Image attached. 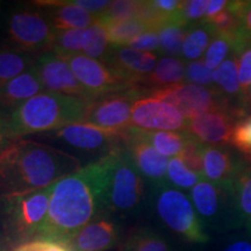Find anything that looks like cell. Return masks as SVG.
<instances>
[{"instance_id": "6da1fadb", "label": "cell", "mask_w": 251, "mask_h": 251, "mask_svg": "<svg viewBox=\"0 0 251 251\" xmlns=\"http://www.w3.org/2000/svg\"><path fill=\"white\" fill-rule=\"evenodd\" d=\"M109 165L108 153L52 185L43 240L71 243L102 211Z\"/></svg>"}, {"instance_id": "7a4b0ae2", "label": "cell", "mask_w": 251, "mask_h": 251, "mask_svg": "<svg viewBox=\"0 0 251 251\" xmlns=\"http://www.w3.org/2000/svg\"><path fill=\"white\" fill-rule=\"evenodd\" d=\"M81 169L77 157L31 140H15L0 151V198L34 192Z\"/></svg>"}, {"instance_id": "3957f363", "label": "cell", "mask_w": 251, "mask_h": 251, "mask_svg": "<svg viewBox=\"0 0 251 251\" xmlns=\"http://www.w3.org/2000/svg\"><path fill=\"white\" fill-rule=\"evenodd\" d=\"M92 100L43 92L8 112L12 141L26 135L58 130L85 120Z\"/></svg>"}, {"instance_id": "277c9868", "label": "cell", "mask_w": 251, "mask_h": 251, "mask_svg": "<svg viewBox=\"0 0 251 251\" xmlns=\"http://www.w3.org/2000/svg\"><path fill=\"white\" fill-rule=\"evenodd\" d=\"M51 186L0 198V235L11 249L42 238Z\"/></svg>"}, {"instance_id": "5b68a950", "label": "cell", "mask_w": 251, "mask_h": 251, "mask_svg": "<svg viewBox=\"0 0 251 251\" xmlns=\"http://www.w3.org/2000/svg\"><path fill=\"white\" fill-rule=\"evenodd\" d=\"M109 165L102 211L128 215L139 209L144 197L143 178L125 146L108 152Z\"/></svg>"}, {"instance_id": "8992f818", "label": "cell", "mask_w": 251, "mask_h": 251, "mask_svg": "<svg viewBox=\"0 0 251 251\" xmlns=\"http://www.w3.org/2000/svg\"><path fill=\"white\" fill-rule=\"evenodd\" d=\"M152 196L156 214L166 228L190 243L208 242V234L186 194L164 183L153 185Z\"/></svg>"}, {"instance_id": "52a82bcc", "label": "cell", "mask_w": 251, "mask_h": 251, "mask_svg": "<svg viewBox=\"0 0 251 251\" xmlns=\"http://www.w3.org/2000/svg\"><path fill=\"white\" fill-rule=\"evenodd\" d=\"M190 199L205 230L227 233L243 227L231 185L201 180L190 191Z\"/></svg>"}, {"instance_id": "ba28073f", "label": "cell", "mask_w": 251, "mask_h": 251, "mask_svg": "<svg viewBox=\"0 0 251 251\" xmlns=\"http://www.w3.org/2000/svg\"><path fill=\"white\" fill-rule=\"evenodd\" d=\"M149 93L151 98L161 100L177 108L186 120L203 113L235 109L215 87L181 83L163 89L149 90Z\"/></svg>"}, {"instance_id": "9c48e42d", "label": "cell", "mask_w": 251, "mask_h": 251, "mask_svg": "<svg viewBox=\"0 0 251 251\" xmlns=\"http://www.w3.org/2000/svg\"><path fill=\"white\" fill-rule=\"evenodd\" d=\"M7 34L14 48L31 55L50 51L56 30L46 14L23 9L11 14Z\"/></svg>"}, {"instance_id": "30bf717a", "label": "cell", "mask_w": 251, "mask_h": 251, "mask_svg": "<svg viewBox=\"0 0 251 251\" xmlns=\"http://www.w3.org/2000/svg\"><path fill=\"white\" fill-rule=\"evenodd\" d=\"M77 79L94 98L141 87L101 61L77 55L68 59Z\"/></svg>"}, {"instance_id": "8fae6325", "label": "cell", "mask_w": 251, "mask_h": 251, "mask_svg": "<svg viewBox=\"0 0 251 251\" xmlns=\"http://www.w3.org/2000/svg\"><path fill=\"white\" fill-rule=\"evenodd\" d=\"M143 93L144 89L142 87H135L122 92L98 97L91 102L84 122L106 129H127L129 128L134 103L143 96Z\"/></svg>"}, {"instance_id": "7c38bea8", "label": "cell", "mask_w": 251, "mask_h": 251, "mask_svg": "<svg viewBox=\"0 0 251 251\" xmlns=\"http://www.w3.org/2000/svg\"><path fill=\"white\" fill-rule=\"evenodd\" d=\"M35 69L47 92L89 100L96 99L77 79L68 59L55 52L46 51L40 54L35 59Z\"/></svg>"}, {"instance_id": "4fadbf2b", "label": "cell", "mask_w": 251, "mask_h": 251, "mask_svg": "<svg viewBox=\"0 0 251 251\" xmlns=\"http://www.w3.org/2000/svg\"><path fill=\"white\" fill-rule=\"evenodd\" d=\"M127 129H106L85 122L74 124L50 134L51 137L84 151H107L125 146Z\"/></svg>"}, {"instance_id": "5bb4252c", "label": "cell", "mask_w": 251, "mask_h": 251, "mask_svg": "<svg viewBox=\"0 0 251 251\" xmlns=\"http://www.w3.org/2000/svg\"><path fill=\"white\" fill-rule=\"evenodd\" d=\"M187 120L174 106L143 94L131 111L129 128L147 131H186Z\"/></svg>"}, {"instance_id": "9a60e30c", "label": "cell", "mask_w": 251, "mask_h": 251, "mask_svg": "<svg viewBox=\"0 0 251 251\" xmlns=\"http://www.w3.org/2000/svg\"><path fill=\"white\" fill-rule=\"evenodd\" d=\"M246 115L236 109L203 113L187 120L186 131L205 146H228L235 125Z\"/></svg>"}, {"instance_id": "2e32d148", "label": "cell", "mask_w": 251, "mask_h": 251, "mask_svg": "<svg viewBox=\"0 0 251 251\" xmlns=\"http://www.w3.org/2000/svg\"><path fill=\"white\" fill-rule=\"evenodd\" d=\"M125 148L142 177L149 179L152 185L168 183L169 159L144 139L140 129L128 128Z\"/></svg>"}, {"instance_id": "e0dca14e", "label": "cell", "mask_w": 251, "mask_h": 251, "mask_svg": "<svg viewBox=\"0 0 251 251\" xmlns=\"http://www.w3.org/2000/svg\"><path fill=\"white\" fill-rule=\"evenodd\" d=\"M70 244L75 251H107L120 247L121 238L117 224L101 212L81 229Z\"/></svg>"}, {"instance_id": "ac0fdd59", "label": "cell", "mask_w": 251, "mask_h": 251, "mask_svg": "<svg viewBox=\"0 0 251 251\" xmlns=\"http://www.w3.org/2000/svg\"><path fill=\"white\" fill-rule=\"evenodd\" d=\"M244 159L228 146H205L202 151L203 177L216 185H231Z\"/></svg>"}, {"instance_id": "d6986e66", "label": "cell", "mask_w": 251, "mask_h": 251, "mask_svg": "<svg viewBox=\"0 0 251 251\" xmlns=\"http://www.w3.org/2000/svg\"><path fill=\"white\" fill-rule=\"evenodd\" d=\"M106 64L140 86L142 78L148 76L157 65L155 52H142L131 48H115L106 57Z\"/></svg>"}, {"instance_id": "ffe728a7", "label": "cell", "mask_w": 251, "mask_h": 251, "mask_svg": "<svg viewBox=\"0 0 251 251\" xmlns=\"http://www.w3.org/2000/svg\"><path fill=\"white\" fill-rule=\"evenodd\" d=\"M41 7L49 8L47 18L55 30L86 29L97 21V15L86 12L74 1H36Z\"/></svg>"}, {"instance_id": "44dd1931", "label": "cell", "mask_w": 251, "mask_h": 251, "mask_svg": "<svg viewBox=\"0 0 251 251\" xmlns=\"http://www.w3.org/2000/svg\"><path fill=\"white\" fill-rule=\"evenodd\" d=\"M45 87L41 83L35 64L20 76L7 81L0 87V106L11 112L19 105L37 94L43 93Z\"/></svg>"}, {"instance_id": "7402d4cb", "label": "cell", "mask_w": 251, "mask_h": 251, "mask_svg": "<svg viewBox=\"0 0 251 251\" xmlns=\"http://www.w3.org/2000/svg\"><path fill=\"white\" fill-rule=\"evenodd\" d=\"M213 81L215 89L228 100L231 107L248 115L244 108V97L238 80L237 56L234 52L229 55L216 70L213 71Z\"/></svg>"}, {"instance_id": "603a6c76", "label": "cell", "mask_w": 251, "mask_h": 251, "mask_svg": "<svg viewBox=\"0 0 251 251\" xmlns=\"http://www.w3.org/2000/svg\"><path fill=\"white\" fill-rule=\"evenodd\" d=\"M186 75V67L184 62L177 57H163L157 63L156 68L148 76L142 78L140 86L149 87L150 90L163 89L172 85L181 84Z\"/></svg>"}, {"instance_id": "cb8c5ba5", "label": "cell", "mask_w": 251, "mask_h": 251, "mask_svg": "<svg viewBox=\"0 0 251 251\" xmlns=\"http://www.w3.org/2000/svg\"><path fill=\"white\" fill-rule=\"evenodd\" d=\"M237 208L242 219L243 227L251 237V163L248 159L238 169L236 176L231 181Z\"/></svg>"}, {"instance_id": "d4e9b609", "label": "cell", "mask_w": 251, "mask_h": 251, "mask_svg": "<svg viewBox=\"0 0 251 251\" xmlns=\"http://www.w3.org/2000/svg\"><path fill=\"white\" fill-rule=\"evenodd\" d=\"M119 251H171L161 234L149 227H137L121 241Z\"/></svg>"}, {"instance_id": "484cf974", "label": "cell", "mask_w": 251, "mask_h": 251, "mask_svg": "<svg viewBox=\"0 0 251 251\" xmlns=\"http://www.w3.org/2000/svg\"><path fill=\"white\" fill-rule=\"evenodd\" d=\"M141 134L164 157H179L191 139V135L187 131L141 130Z\"/></svg>"}, {"instance_id": "4316f807", "label": "cell", "mask_w": 251, "mask_h": 251, "mask_svg": "<svg viewBox=\"0 0 251 251\" xmlns=\"http://www.w3.org/2000/svg\"><path fill=\"white\" fill-rule=\"evenodd\" d=\"M34 64L35 59L27 52L8 47L0 48V87L29 70Z\"/></svg>"}, {"instance_id": "83f0119b", "label": "cell", "mask_w": 251, "mask_h": 251, "mask_svg": "<svg viewBox=\"0 0 251 251\" xmlns=\"http://www.w3.org/2000/svg\"><path fill=\"white\" fill-rule=\"evenodd\" d=\"M214 37L215 33L212 27L207 23L200 21L199 25L187 30L183 49H181V55L188 61L199 59L203 54H206Z\"/></svg>"}, {"instance_id": "f1b7e54d", "label": "cell", "mask_w": 251, "mask_h": 251, "mask_svg": "<svg viewBox=\"0 0 251 251\" xmlns=\"http://www.w3.org/2000/svg\"><path fill=\"white\" fill-rule=\"evenodd\" d=\"M108 34L107 27L105 24L98 20L92 26L85 29V37H84V54L87 57L97 59H102L105 62L106 57L108 56Z\"/></svg>"}, {"instance_id": "f546056e", "label": "cell", "mask_w": 251, "mask_h": 251, "mask_svg": "<svg viewBox=\"0 0 251 251\" xmlns=\"http://www.w3.org/2000/svg\"><path fill=\"white\" fill-rule=\"evenodd\" d=\"M84 37L85 29L56 30L50 51L65 59H70L74 56L80 55L84 49Z\"/></svg>"}, {"instance_id": "4dcf8cb0", "label": "cell", "mask_w": 251, "mask_h": 251, "mask_svg": "<svg viewBox=\"0 0 251 251\" xmlns=\"http://www.w3.org/2000/svg\"><path fill=\"white\" fill-rule=\"evenodd\" d=\"M107 27L109 45L118 48V47L128 46L131 40L139 36L140 34L149 30L148 26L142 21L134 19V20L122 21V23H113L106 25Z\"/></svg>"}, {"instance_id": "1f68e13d", "label": "cell", "mask_w": 251, "mask_h": 251, "mask_svg": "<svg viewBox=\"0 0 251 251\" xmlns=\"http://www.w3.org/2000/svg\"><path fill=\"white\" fill-rule=\"evenodd\" d=\"M188 25L184 23H170L158 30L159 50L171 57L181 54Z\"/></svg>"}, {"instance_id": "d6a6232c", "label": "cell", "mask_w": 251, "mask_h": 251, "mask_svg": "<svg viewBox=\"0 0 251 251\" xmlns=\"http://www.w3.org/2000/svg\"><path fill=\"white\" fill-rule=\"evenodd\" d=\"M238 18V28L233 40V52L240 54L251 46V1H233Z\"/></svg>"}, {"instance_id": "836d02e7", "label": "cell", "mask_w": 251, "mask_h": 251, "mask_svg": "<svg viewBox=\"0 0 251 251\" xmlns=\"http://www.w3.org/2000/svg\"><path fill=\"white\" fill-rule=\"evenodd\" d=\"M141 6H142V1H134V0L111 1L108 7L97 15V18L105 25L134 20L139 17Z\"/></svg>"}, {"instance_id": "e575fe53", "label": "cell", "mask_w": 251, "mask_h": 251, "mask_svg": "<svg viewBox=\"0 0 251 251\" xmlns=\"http://www.w3.org/2000/svg\"><path fill=\"white\" fill-rule=\"evenodd\" d=\"M205 180L201 176L187 168L180 157H172L168 164V183L178 190H192L198 183Z\"/></svg>"}, {"instance_id": "d590c367", "label": "cell", "mask_w": 251, "mask_h": 251, "mask_svg": "<svg viewBox=\"0 0 251 251\" xmlns=\"http://www.w3.org/2000/svg\"><path fill=\"white\" fill-rule=\"evenodd\" d=\"M233 50V39L228 36L216 35L209 45L205 54L206 67L214 71L228 58L229 52Z\"/></svg>"}, {"instance_id": "8d00e7d4", "label": "cell", "mask_w": 251, "mask_h": 251, "mask_svg": "<svg viewBox=\"0 0 251 251\" xmlns=\"http://www.w3.org/2000/svg\"><path fill=\"white\" fill-rule=\"evenodd\" d=\"M203 23H207L214 30L215 36L222 35L231 37L234 40L235 34L238 28V18L236 12L233 7V1H229L227 8L224 12L216 15L211 20H201Z\"/></svg>"}, {"instance_id": "74e56055", "label": "cell", "mask_w": 251, "mask_h": 251, "mask_svg": "<svg viewBox=\"0 0 251 251\" xmlns=\"http://www.w3.org/2000/svg\"><path fill=\"white\" fill-rule=\"evenodd\" d=\"M230 143L251 163V115L248 114L237 121Z\"/></svg>"}, {"instance_id": "f35d334b", "label": "cell", "mask_w": 251, "mask_h": 251, "mask_svg": "<svg viewBox=\"0 0 251 251\" xmlns=\"http://www.w3.org/2000/svg\"><path fill=\"white\" fill-rule=\"evenodd\" d=\"M205 144L200 143L199 141H197L193 136H191V139L188 140V142L185 147L184 151L179 156L183 159L185 164L190 170L196 172L197 175L203 177V163H202V151ZM206 180V179H205Z\"/></svg>"}, {"instance_id": "ab89813d", "label": "cell", "mask_w": 251, "mask_h": 251, "mask_svg": "<svg viewBox=\"0 0 251 251\" xmlns=\"http://www.w3.org/2000/svg\"><path fill=\"white\" fill-rule=\"evenodd\" d=\"M185 80H187L190 84H196V85L214 87L213 71L206 67L203 61H194L187 63Z\"/></svg>"}, {"instance_id": "60d3db41", "label": "cell", "mask_w": 251, "mask_h": 251, "mask_svg": "<svg viewBox=\"0 0 251 251\" xmlns=\"http://www.w3.org/2000/svg\"><path fill=\"white\" fill-rule=\"evenodd\" d=\"M236 56L238 63V80H240L241 90L244 97V108L247 111V99L251 87V46L247 47Z\"/></svg>"}, {"instance_id": "b9f144b4", "label": "cell", "mask_w": 251, "mask_h": 251, "mask_svg": "<svg viewBox=\"0 0 251 251\" xmlns=\"http://www.w3.org/2000/svg\"><path fill=\"white\" fill-rule=\"evenodd\" d=\"M11 251H75L70 243L52 240H34L15 247Z\"/></svg>"}, {"instance_id": "7bdbcfd3", "label": "cell", "mask_w": 251, "mask_h": 251, "mask_svg": "<svg viewBox=\"0 0 251 251\" xmlns=\"http://www.w3.org/2000/svg\"><path fill=\"white\" fill-rule=\"evenodd\" d=\"M128 48L137 51L152 52L159 49V36L155 30H147L128 43Z\"/></svg>"}, {"instance_id": "ee69618b", "label": "cell", "mask_w": 251, "mask_h": 251, "mask_svg": "<svg viewBox=\"0 0 251 251\" xmlns=\"http://www.w3.org/2000/svg\"><path fill=\"white\" fill-rule=\"evenodd\" d=\"M208 2V0H188V1H184L183 8H181V17H183L185 23L190 25L193 21L205 18Z\"/></svg>"}, {"instance_id": "f6af8a7d", "label": "cell", "mask_w": 251, "mask_h": 251, "mask_svg": "<svg viewBox=\"0 0 251 251\" xmlns=\"http://www.w3.org/2000/svg\"><path fill=\"white\" fill-rule=\"evenodd\" d=\"M74 4L85 9L91 14L98 15L108 7L111 1H106V0H102V1L101 0H74Z\"/></svg>"}, {"instance_id": "bcb514c9", "label": "cell", "mask_w": 251, "mask_h": 251, "mask_svg": "<svg viewBox=\"0 0 251 251\" xmlns=\"http://www.w3.org/2000/svg\"><path fill=\"white\" fill-rule=\"evenodd\" d=\"M8 111L0 106V151L4 150L12 141L8 131Z\"/></svg>"}, {"instance_id": "7dc6e473", "label": "cell", "mask_w": 251, "mask_h": 251, "mask_svg": "<svg viewBox=\"0 0 251 251\" xmlns=\"http://www.w3.org/2000/svg\"><path fill=\"white\" fill-rule=\"evenodd\" d=\"M221 251H251V237L231 238Z\"/></svg>"}, {"instance_id": "c3c4849f", "label": "cell", "mask_w": 251, "mask_h": 251, "mask_svg": "<svg viewBox=\"0 0 251 251\" xmlns=\"http://www.w3.org/2000/svg\"><path fill=\"white\" fill-rule=\"evenodd\" d=\"M229 4V1H226V0H211L208 2V7H207V12L205 18L202 20H211L216 15L224 12L227 6Z\"/></svg>"}, {"instance_id": "681fc988", "label": "cell", "mask_w": 251, "mask_h": 251, "mask_svg": "<svg viewBox=\"0 0 251 251\" xmlns=\"http://www.w3.org/2000/svg\"><path fill=\"white\" fill-rule=\"evenodd\" d=\"M12 249L8 247V244L5 242V240L0 235V251H11Z\"/></svg>"}, {"instance_id": "f907efd6", "label": "cell", "mask_w": 251, "mask_h": 251, "mask_svg": "<svg viewBox=\"0 0 251 251\" xmlns=\"http://www.w3.org/2000/svg\"><path fill=\"white\" fill-rule=\"evenodd\" d=\"M247 112L248 113L251 112V87H250L249 94H248V99H247Z\"/></svg>"}]
</instances>
